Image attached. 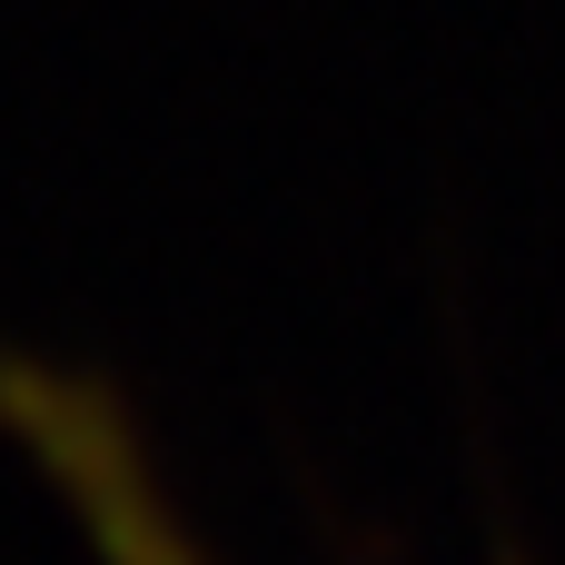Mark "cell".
Here are the masks:
<instances>
[{
    "mask_svg": "<svg viewBox=\"0 0 565 565\" xmlns=\"http://www.w3.org/2000/svg\"><path fill=\"white\" fill-rule=\"evenodd\" d=\"M0 437L30 457V477L50 487V507L70 516V536L89 546V565H218L169 477L149 467L129 407L99 377L40 367V358H0Z\"/></svg>",
    "mask_w": 565,
    "mask_h": 565,
    "instance_id": "cell-1",
    "label": "cell"
}]
</instances>
